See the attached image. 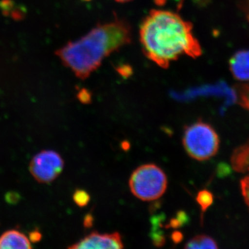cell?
Returning <instances> with one entry per match:
<instances>
[{
  "label": "cell",
  "instance_id": "6da1fadb",
  "mask_svg": "<svg viewBox=\"0 0 249 249\" xmlns=\"http://www.w3.org/2000/svg\"><path fill=\"white\" fill-rule=\"evenodd\" d=\"M193 29V24L177 13L152 9L140 26L142 52L149 60L163 69L183 55L198 58L202 49Z\"/></svg>",
  "mask_w": 249,
  "mask_h": 249
},
{
  "label": "cell",
  "instance_id": "7a4b0ae2",
  "mask_svg": "<svg viewBox=\"0 0 249 249\" xmlns=\"http://www.w3.org/2000/svg\"><path fill=\"white\" fill-rule=\"evenodd\" d=\"M132 37L129 23L115 18L110 22L98 24L86 35L59 49L55 54L76 77L85 80L107 57L129 45Z\"/></svg>",
  "mask_w": 249,
  "mask_h": 249
},
{
  "label": "cell",
  "instance_id": "3957f363",
  "mask_svg": "<svg viewBox=\"0 0 249 249\" xmlns=\"http://www.w3.org/2000/svg\"><path fill=\"white\" fill-rule=\"evenodd\" d=\"M219 136L213 127L199 119L185 127L183 145L188 155L194 160H209L217 153Z\"/></svg>",
  "mask_w": 249,
  "mask_h": 249
},
{
  "label": "cell",
  "instance_id": "277c9868",
  "mask_svg": "<svg viewBox=\"0 0 249 249\" xmlns=\"http://www.w3.org/2000/svg\"><path fill=\"white\" fill-rule=\"evenodd\" d=\"M129 188L136 197L144 201H151L163 196L168 186L163 170L157 165L145 164L139 167L131 175Z\"/></svg>",
  "mask_w": 249,
  "mask_h": 249
},
{
  "label": "cell",
  "instance_id": "5b68a950",
  "mask_svg": "<svg viewBox=\"0 0 249 249\" xmlns=\"http://www.w3.org/2000/svg\"><path fill=\"white\" fill-rule=\"evenodd\" d=\"M65 167L62 156L54 150H42L34 156L29 163V171L36 181L48 184L60 176Z\"/></svg>",
  "mask_w": 249,
  "mask_h": 249
},
{
  "label": "cell",
  "instance_id": "8992f818",
  "mask_svg": "<svg viewBox=\"0 0 249 249\" xmlns=\"http://www.w3.org/2000/svg\"><path fill=\"white\" fill-rule=\"evenodd\" d=\"M73 249H118L124 248L120 233L101 234L92 232L68 247Z\"/></svg>",
  "mask_w": 249,
  "mask_h": 249
},
{
  "label": "cell",
  "instance_id": "52a82bcc",
  "mask_svg": "<svg viewBox=\"0 0 249 249\" xmlns=\"http://www.w3.org/2000/svg\"><path fill=\"white\" fill-rule=\"evenodd\" d=\"M232 76L240 81L249 80V50L238 51L229 60Z\"/></svg>",
  "mask_w": 249,
  "mask_h": 249
},
{
  "label": "cell",
  "instance_id": "ba28073f",
  "mask_svg": "<svg viewBox=\"0 0 249 249\" xmlns=\"http://www.w3.org/2000/svg\"><path fill=\"white\" fill-rule=\"evenodd\" d=\"M32 248L29 237L16 229L6 231L0 235V249Z\"/></svg>",
  "mask_w": 249,
  "mask_h": 249
},
{
  "label": "cell",
  "instance_id": "9c48e42d",
  "mask_svg": "<svg viewBox=\"0 0 249 249\" xmlns=\"http://www.w3.org/2000/svg\"><path fill=\"white\" fill-rule=\"evenodd\" d=\"M232 169L237 173H247L249 168V139L232 152L231 157Z\"/></svg>",
  "mask_w": 249,
  "mask_h": 249
},
{
  "label": "cell",
  "instance_id": "30bf717a",
  "mask_svg": "<svg viewBox=\"0 0 249 249\" xmlns=\"http://www.w3.org/2000/svg\"><path fill=\"white\" fill-rule=\"evenodd\" d=\"M185 249H218L216 241L212 237L206 235H199L192 238L187 242Z\"/></svg>",
  "mask_w": 249,
  "mask_h": 249
},
{
  "label": "cell",
  "instance_id": "8fae6325",
  "mask_svg": "<svg viewBox=\"0 0 249 249\" xmlns=\"http://www.w3.org/2000/svg\"><path fill=\"white\" fill-rule=\"evenodd\" d=\"M196 201L200 206L201 212L204 213L213 203L214 196L211 191L206 189L201 190L196 195Z\"/></svg>",
  "mask_w": 249,
  "mask_h": 249
},
{
  "label": "cell",
  "instance_id": "7c38bea8",
  "mask_svg": "<svg viewBox=\"0 0 249 249\" xmlns=\"http://www.w3.org/2000/svg\"><path fill=\"white\" fill-rule=\"evenodd\" d=\"M237 92L239 104L249 111V83L238 85Z\"/></svg>",
  "mask_w": 249,
  "mask_h": 249
},
{
  "label": "cell",
  "instance_id": "4fadbf2b",
  "mask_svg": "<svg viewBox=\"0 0 249 249\" xmlns=\"http://www.w3.org/2000/svg\"><path fill=\"white\" fill-rule=\"evenodd\" d=\"M72 198L75 204L80 208L88 206L91 199L89 193L83 189H76L73 193Z\"/></svg>",
  "mask_w": 249,
  "mask_h": 249
},
{
  "label": "cell",
  "instance_id": "5bb4252c",
  "mask_svg": "<svg viewBox=\"0 0 249 249\" xmlns=\"http://www.w3.org/2000/svg\"><path fill=\"white\" fill-rule=\"evenodd\" d=\"M247 172H249L248 175L241 179L240 189L244 200L249 209V168Z\"/></svg>",
  "mask_w": 249,
  "mask_h": 249
},
{
  "label": "cell",
  "instance_id": "9a60e30c",
  "mask_svg": "<svg viewBox=\"0 0 249 249\" xmlns=\"http://www.w3.org/2000/svg\"><path fill=\"white\" fill-rule=\"evenodd\" d=\"M188 221V216L183 211H180L178 213V216L172 219L170 221L168 227L174 228V229H177V228H179L181 226L183 225L185 222Z\"/></svg>",
  "mask_w": 249,
  "mask_h": 249
},
{
  "label": "cell",
  "instance_id": "2e32d148",
  "mask_svg": "<svg viewBox=\"0 0 249 249\" xmlns=\"http://www.w3.org/2000/svg\"><path fill=\"white\" fill-rule=\"evenodd\" d=\"M78 100L84 104H89L91 102V95L87 89L80 90L78 93Z\"/></svg>",
  "mask_w": 249,
  "mask_h": 249
},
{
  "label": "cell",
  "instance_id": "e0dca14e",
  "mask_svg": "<svg viewBox=\"0 0 249 249\" xmlns=\"http://www.w3.org/2000/svg\"><path fill=\"white\" fill-rule=\"evenodd\" d=\"M21 196L18 193L16 192H9L7 193L5 196V199L6 201L9 204H16L18 203V201L20 200Z\"/></svg>",
  "mask_w": 249,
  "mask_h": 249
},
{
  "label": "cell",
  "instance_id": "ac0fdd59",
  "mask_svg": "<svg viewBox=\"0 0 249 249\" xmlns=\"http://www.w3.org/2000/svg\"><path fill=\"white\" fill-rule=\"evenodd\" d=\"M29 240L31 242H34V243H37V242H40L42 238V234L41 233L40 231L38 229H36L35 230L31 231L29 233Z\"/></svg>",
  "mask_w": 249,
  "mask_h": 249
},
{
  "label": "cell",
  "instance_id": "d6986e66",
  "mask_svg": "<svg viewBox=\"0 0 249 249\" xmlns=\"http://www.w3.org/2000/svg\"><path fill=\"white\" fill-rule=\"evenodd\" d=\"M183 235L181 232L175 231L171 235V239L175 244H178L183 240Z\"/></svg>",
  "mask_w": 249,
  "mask_h": 249
},
{
  "label": "cell",
  "instance_id": "ffe728a7",
  "mask_svg": "<svg viewBox=\"0 0 249 249\" xmlns=\"http://www.w3.org/2000/svg\"><path fill=\"white\" fill-rule=\"evenodd\" d=\"M93 224V217L91 214H88L84 218L83 225L85 228H91Z\"/></svg>",
  "mask_w": 249,
  "mask_h": 249
},
{
  "label": "cell",
  "instance_id": "44dd1931",
  "mask_svg": "<svg viewBox=\"0 0 249 249\" xmlns=\"http://www.w3.org/2000/svg\"><path fill=\"white\" fill-rule=\"evenodd\" d=\"M243 7L246 17L248 19L249 22V0H244Z\"/></svg>",
  "mask_w": 249,
  "mask_h": 249
},
{
  "label": "cell",
  "instance_id": "7402d4cb",
  "mask_svg": "<svg viewBox=\"0 0 249 249\" xmlns=\"http://www.w3.org/2000/svg\"><path fill=\"white\" fill-rule=\"evenodd\" d=\"M121 147H122L123 150L127 151V150H128L130 148V143H129L128 142H127V141H124V142L121 143Z\"/></svg>",
  "mask_w": 249,
  "mask_h": 249
},
{
  "label": "cell",
  "instance_id": "603a6c76",
  "mask_svg": "<svg viewBox=\"0 0 249 249\" xmlns=\"http://www.w3.org/2000/svg\"><path fill=\"white\" fill-rule=\"evenodd\" d=\"M114 1H117V2L126 3L129 2V1H132V0H114Z\"/></svg>",
  "mask_w": 249,
  "mask_h": 249
}]
</instances>
